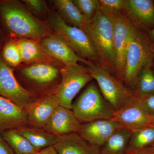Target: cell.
Returning <instances> with one entry per match:
<instances>
[{"label": "cell", "mask_w": 154, "mask_h": 154, "mask_svg": "<svg viewBox=\"0 0 154 154\" xmlns=\"http://www.w3.org/2000/svg\"><path fill=\"white\" fill-rule=\"evenodd\" d=\"M127 154H154V152L149 147H147L139 150L128 152Z\"/></svg>", "instance_id": "obj_32"}, {"label": "cell", "mask_w": 154, "mask_h": 154, "mask_svg": "<svg viewBox=\"0 0 154 154\" xmlns=\"http://www.w3.org/2000/svg\"><path fill=\"white\" fill-rule=\"evenodd\" d=\"M154 47L147 32L134 26L127 51L122 83L132 92L144 68L153 66Z\"/></svg>", "instance_id": "obj_3"}, {"label": "cell", "mask_w": 154, "mask_h": 154, "mask_svg": "<svg viewBox=\"0 0 154 154\" xmlns=\"http://www.w3.org/2000/svg\"><path fill=\"white\" fill-rule=\"evenodd\" d=\"M153 66L154 67V60Z\"/></svg>", "instance_id": "obj_38"}, {"label": "cell", "mask_w": 154, "mask_h": 154, "mask_svg": "<svg viewBox=\"0 0 154 154\" xmlns=\"http://www.w3.org/2000/svg\"><path fill=\"white\" fill-rule=\"evenodd\" d=\"M4 36L2 30H0V52L1 51V50L2 49L4 43Z\"/></svg>", "instance_id": "obj_35"}, {"label": "cell", "mask_w": 154, "mask_h": 154, "mask_svg": "<svg viewBox=\"0 0 154 154\" xmlns=\"http://www.w3.org/2000/svg\"><path fill=\"white\" fill-rule=\"evenodd\" d=\"M131 131L120 128L114 132L101 149V154H127Z\"/></svg>", "instance_id": "obj_22"}, {"label": "cell", "mask_w": 154, "mask_h": 154, "mask_svg": "<svg viewBox=\"0 0 154 154\" xmlns=\"http://www.w3.org/2000/svg\"><path fill=\"white\" fill-rule=\"evenodd\" d=\"M90 25L91 27L88 36L93 42L102 66L115 77L113 23L99 9L90 22Z\"/></svg>", "instance_id": "obj_6"}, {"label": "cell", "mask_w": 154, "mask_h": 154, "mask_svg": "<svg viewBox=\"0 0 154 154\" xmlns=\"http://www.w3.org/2000/svg\"><path fill=\"white\" fill-rule=\"evenodd\" d=\"M112 119L131 131L152 125L150 115L134 95L121 108L114 111Z\"/></svg>", "instance_id": "obj_11"}, {"label": "cell", "mask_w": 154, "mask_h": 154, "mask_svg": "<svg viewBox=\"0 0 154 154\" xmlns=\"http://www.w3.org/2000/svg\"><path fill=\"white\" fill-rule=\"evenodd\" d=\"M148 147H149V148L150 149L152 150L154 152V142L150 146H149Z\"/></svg>", "instance_id": "obj_37"}, {"label": "cell", "mask_w": 154, "mask_h": 154, "mask_svg": "<svg viewBox=\"0 0 154 154\" xmlns=\"http://www.w3.org/2000/svg\"><path fill=\"white\" fill-rule=\"evenodd\" d=\"M151 122L152 125H154V113L150 115Z\"/></svg>", "instance_id": "obj_36"}, {"label": "cell", "mask_w": 154, "mask_h": 154, "mask_svg": "<svg viewBox=\"0 0 154 154\" xmlns=\"http://www.w3.org/2000/svg\"><path fill=\"white\" fill-rule=\"evenodd\" d=\"M122 128L114 119H99L81 124L77 133L89 143L101 148L114 132Z\"/></svg>", "instance_id": "obj_14"}, {"label": "cell", "mask_w": 154, "mask_h": 154, "mask_svg": "<svg viewBox=\"0 0 154 154\" xmlns=\"http://www.w3.org/2000/svg\"><path fill=\"white\" fill-rule=\"evenodd\" d=\"M38 151L54 146L58 137L43 128L23 127L17 129Z\"/></svg>", "instance_id": "obj_21"}, {"label": "cell", "mask_w": 154, "mask_h": 154, "mask_svg": "<svg viewBox=\"0 0 154 154\" xmlns=\"http://www.w3.org/2000/svg\"><path fill=\"white\" fill-rule=\"evenodd\" d=\"M112 22L114 25L113 43L115 56V77L122 82L127 51L134 26L122 12Z\"/></svg>", "instance_id": "obj_9"}, {"label": "cell", "mask_w": 154, "mask_h": 154, "mask_svg": "<svg viewBox=\"0 0 154 154\" xmlns=\"http://www.w3.org/2000/svg\"><path fill=\"white\" fill-rule=\"evenodd\" d=\"M54 10L68 25L79 28L88 35L91 25L81 14L72 0L51 1Z\"/></svg>", "instance_id": "obj_20"}, {"label": "cell", "mask_w": 154, "mask_h": 154, "mask_svg": "<svg viewBox=\"0 0 154 154\" xmlns=\"http://www.w3.org/2000/svg\"><path fill=\"white\" fill-rule=\"evenodd\" d=\"M0 96L25 108L37 97L25 90L17 80L14 69L7 65L0 52Z\"/></svg>", "instance_id": "obj_10"}, {"label": "cell", "mask_w": 154, "mask_h": 154, "mask_svg": "<svg viewBox=\"0 0 154 154\" xmlns=\"http://www.w3.org/2000/svg\"><path fill=\"white\" fill-rule=\"evenodd\" d=\"M53 146L58 154H101V147L89 143L77 133L59 137Z\"/></svg>", "instance_id": "obj_19"}, {"label": "cell", "mask_w": 154, "mask_h": 154, "mask_svg": "<svg viewBox=\"0 0 154 154\" xmlns=\"http://www.w3.org/2000/svg\"><path fill=\"white\" fill-rule=\"evenodd\" d=\"M152 67L144 68L139 75L132 91L133 95L137 98H143L154 94V72Z\"/></svg>", "instance_id": "obj_25"}, {"label": "cell", "mask_w": 154, "mask_h": 154, "mask_svg": "<svg viewBox=\"0 0 154 154\" xmlns=\"http://www.w3.org/2000/svg\"><path fill=\"white\" fill-rule=\"evenodd\" d=\"M0 134L15 154H38L39 153L18 129L7 130Z\"/></svg>", "instance_id": "obj_23"}, {"label": "cell", "mask_w": 154, "mask_h": 154, "mask_svg": "<svg viewBox=\"0 0 154 154\" xmlns=\"http://www.w3.org/2000/svg\"><path fill=\"white\" fill-rule=\"evenodd\" d=\"M60 105L55 91L37 98L24 108L27 115L28 126L43 128Z\"/></svg>", "instance_id": "obj_12"}, {"label": "cell", "mask_w": 154, "mask_h": 154, "mask_svg": "<svg viewBox=\"0 0 154 154\" xmlns=\"http://www.w3.org/2000/svg\"><path fill=\"white\" fill-rule=\"evenodd\" d=\"M122 13L136 28L148 32L154 28V2L151 0H125Z\"/></svg>", "instance_id": "obj_13"}, {"label": "cell", "mask_w": 154, "mask_h": 154, "mask_svg": "<svg viewBox=\"0 0 154 154\" xmlns=\"http://www.w3.org/2000/svg\"><path fill=\"white\" fill-rule=\"evenodd\" d=\"M81 124L72 109L60 105L51 116L43 129L59 137L78 132Z\"/></svg>", "instance_id": "obj_16"}, {"label": "cell", "mask_w": 154, "mask_h": 154, "mask_svg": "<svg viewBox=\"0 0 154 154\" xmlns=\"http://www.w3.org/2000/svg\"><path fill=\"white\" fill-rule=\"evenodd\" d=\"M147 33L149 38L154 47V28Z\"/></svg>", "instance_id": "obj_34"}, {"label": "cell", "mask_w": 154, "mask_h": 154, "mask_svg": "<svg viewBox=\"0 0 154 154\" xmlns=\"http://www.w3.org/2000/svg\"><path fill=\"white\" fill-rule=\"evenodd\" d=\"M0 18L11 36L40 40L52 32L46 21L38 19L22 1H0Z\"/></svg>", "instance_id": "obj_1"}, {"label": "cell", "mask_w": 154, "mask_h": 154, "mask_svg": "<svg viewBox=\"0 0 154 154\" xmlns=\"http://www.w3.org/2000/svg\"><path fill=\"white\" fill-rule=\"evenodd\" d=\"M22 64L44 63L62 68L64 66L46 52L38 40L26 38H17Z\"/></svg>", "instance_id": "obj_18"}, {"label": "cell", "mask_w": 154, "mask_h": 154, "mask_svg": "<svg viewBox=\"0 0 154 154\" xmlns=\"http://www.w3.org/2000/svg\"><path fill=\"white\" fill-rule=\"evenodd\" d=\"M28 126L25 108L0 96V132Z\"/></svg>", "instance_id": "obj_17"}, {"label": "cell", "mask_w": 154, "mask_h": 154, "mask_svg": "<svg viewBox=\"0 0 154 154\" xmlns=\"http://www.w3.org/2000/svg\"><path fill=\"white\" fill-rule=\"evenodd\" d=\"M60 72L61 82L55 93L60 106L72 109L75 97L94 79L86 67L80 64L65 66Z\"/></svg>", "instance_id": "obj_8"}, {"label": "cell", "mask_w": 154, "mask_h": 154, "mask_svg": "<svg viewBox=\"0 0 154 154\" xmlns=\"http://www.w3.org/2000/svg\"><path fill=\"white\" fill-rule=\"evenodd\" d=\"M38 42L48 54L64 66L77 65L79 62H82L87 66L91 63V61L77 55L60 36L54 32Z\"/></svg>", "instance_id": "obj_15"}, {"label": "cell", "mask_w": 154, "mask_h": 154, "mask_svg": "<svg viewBox=\"0 0 154 154\" xmlns=\"http://www.w3.org/2000/svg\"><path fill=\"white\" fill-rule=\"evenodd\" d=\"M61 68L51 64L33 63L22 64L14 69V72L23 88L38 98L57 90L61 82Z\"/></svg>", "instance_id": "obj_2"}, {"label": "cell", "mask_w": 154, "mask_h": 154, "mask_svg": "<svg viewBox=\"0 0 154 154\" xmlns=\"http://www.w3.org/2000/svg\"><path fill=\"white\" fill-rule=\"evenodd\" d=\"M0 154H15L11 147L4 140L0 134Z\"/></svg>", "instance_id": "obj_31"}, {"label": "cell", "mask_w": 154, "mask_h": 154, "mask_svg": "<svg viewBox=\"0 0 154 154\" xmlns=\"http://www.w3.org/2000/svg\"><path fill=\"white\" fill-rule=\"evenodd\" d=\"M72 110L81 124L99 119H112L115 111L94 82L88 85L73 102Z\"/></svg>", "instance_id": "obj_5"}, {"label": "cell", "mask_w": 154, "mask_h": 154, "mask_svg": "<svg viewBox=\"0 0 154 154\" xmlns=\"http://www.w3.org/2000/svg\"><path fill=\"white\" fill-rule=\"evenodd\" d=\"M154 142V125L133 130H131L128 152L146 148L150 146Z\"/></svg>", "instance_id": "obj_24"}, {"label": "cell", "mask_w": 154, "mask_h": 154, "mask_svg": "<svg viewBox=\"0 0 154 154\" xmlns=\"http://www.w3.org/2000/svg\"><path fill=\"white\" fill-rule=\"evenodd\" d=\"M98 84L102 96L115 110L121 108L133 96L131 91L105 68L91 62L86 67Z\"/></svg>", "instance_id": "obj_7"}, {"label": "cell", "mask_w": 154, "mask_h": 154, "mask_svg": "<svg viewBox=\"0 0 154 154\" xmlns=\"http://www.w3.org/2000/svg\"><path fill=\"white\" fill-rule=\"evenodd\" d=\"M38 154H58L53 146L48 147L40 151Z\"/></svg>", "instance_id": "obj_33"}, {"label": "cell", "mask_w": 154, "mask_h": 154, "mask_svg": "<svg viewBox=\"0 0 154 154\" xmlns=\"http://www.w3.org/2000/svg\"><path fill=\"white\" fill-rule=\"evenodd\" d=\"M137 99L150 115L154 113V94Z\"/></svg>", "instance_id": "obj_30"}, {"label": "cell", "mask_w": 154, "mask_h": 154, "mask_svg": "<svg viewBox=\"0 0 154 154\" xmlns=\"http://www.w3.org/2000/svg\"><path fill=\"white\" fill-rule=\"evenodd\" d=\"M1 55L5 63L12 68H17L22 64L17 38L11 36L7 39L2 47Z\"/></svg>", "instance_id": "obj_26"}, {"label": "cell", "mask_w": 154, "mask_h": 154, "mask_svg": "<svg viewBox=\"0 0 154 154\" xmlns=\"http://www.w3.org/2000/svg\"><path fill=\"white\" fill-rule=\"evenodd\" d=\"M26 8L34 17L47 22L51 12L47 2L44 0H23Z\"/></svg>", "instance_id": "obj_27"}, {"label": "cell", "mask_w": 154, "mask_h": 154, "mask_svg": "<svg viewBox=\"0 0 154 154\" xmlns=\"http://www.w3.org/2000/svg\"><path fill=\"white\" fill-rule=\"evenodd\" d=\"M47 22L53 32L63 40L79 57L103 67L93 42L83 30L64 22L54 10Z\"/></svg>", "instance_id": "obj_4"}, {"label": "cell", "mask_w": 154, "mask_h": 154, "mask_svg": "<svg viewBox=\"0 0 154 154\" xmlns=\"http://www.w3.org/2000/svg\"><path fill=\"white\" fill-rule=\"evenodd\" d=\"M100 9L102 13L113 21L122 12L125 0H99Z\"/></svg>", "instance_id": "obj_29"}, {"label": "cell", "mask_w": 154, "mask_h": 154, "mask_svg": "<svg viewBox=\"0 0 154 154\" xmlns=\"http://www.w3.org/2000/svg\"></svg>", "instance_id": "obj_39"}, {"label": "cell", "mask_w": 154, "mask_h": 154, "mask_svg": "<svg viewBox=\"0 0 154 154\" xmlns=\"http://www.w3.org/2000/svg\"><path fill=\"white\" fill-rule=\"evenodd\" d=\"M81 14L89 23L100 9L99 0H72Z\"/></svg>", "instance_id": "obj_28"}]
</instances>
